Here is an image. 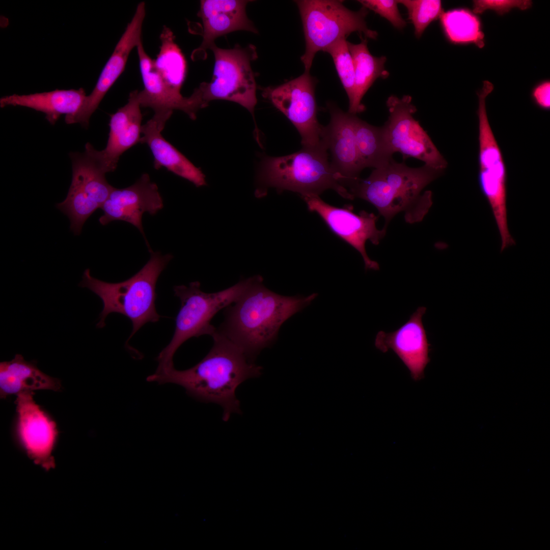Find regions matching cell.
Wrapping results in <instances>:
<instances>
[{
  "label": "cell",
  "instance_id": "1",
  "mask_svg": "<svg viewBox=\"0 0 550 550\" xmlns=\"http://www.w3.org/2000/svg\"><path fill=\"white\" fill-rule=\"evenodd\" d=\"M211 336L212 348L196 365L184 370L174 367L156 369L147 381L177 384L198 401L220 405L223 410L222 420L227 422L232 414H241L236 395L237 388L246 380L260 376L262 368L251 361L216 327Z\"/></svg>",
  "mask_w": 550,
  "mask_h": 550
},
{
  "label": "cell",
  "instance_id": "2",
  "mask_svg": "<svg viewBox=\"0 0 550 550\" xmlns=\"http://www.w3.org/2000/svg\"><path fill=\"white\" fill-rule=\"evenodd\" d=\"M263 281L261 276H253L239 297L225 308L224 321L216 327L253 362L276 341L282 325L317 296L281 295L267 288Z\"/></svg>",
  "mask_w": 550,
  "mask_h": 550
},
{
  "label": "cell",
  "instance_id": "3",
  "mask_svg": "<svg viewBox=\"0 0 550 550\" xmlns=\"http://www.w3.org/2000/svg\"><path fill=\"white\" fill-rule=\"evenodd\" d=\"M443 173L425 164L411 168L393 159L374 169L368 178L360 179L348 191L353 199L373 204L384 218L383 228L387 229L390 221L400 212L404 213L407 223L423 220L433 202L432 192L422 191Z\"/></svg>",
  "mask_w": 550,
  "mask_h": 550
},
{
  "label": "cell",
  "instance_id": "4",
  "mask_svg": "<svg viewBox=\"0 0 550 550\" xmlns=\"http://www.w3.org/2000/svg\"><path fill=\"white\" fill-rule=\"evenodd\" d=\"M150 252V257L147 263L136 274L125 281L106 282L92 277L90 269H87L79 284L102 300L103 309L96 325L97 327L102 328L105 325V318L112 313L123 315L130 319L132 330L126 343L145 324L156 322L161 317L155 308L156 285L159 275L173 256L151 250Z\"/></svg>",
  "mask_w": 550,
  "mask_h": 550
},
{
  "label": "cell",
  "instance_id": "5",
  "mask_svg": "<svg viewBox=\"0 0 550 550\" xmlns=\"http://www.w3.org/2000/svg\"><path fill=\"white\" fill-rule=\"evenodd\" d=\"M258 180L261 188L258 195H264L266 188H276L304 195L319 196L332 189L340 196L352 200L328 159L323 144L314 148H303L299 151L281 157H266L261 162Z\"/></svg>",
  "mask_w": 550,
  "mask_h": 550
},
{
  "label": "cell",
  "instance_id": "6",
  "mask_svg": "<svg viewBox=\"0 0 550 550\" xmlns=\"http://www.w3.org/2000/svg\"><path fill=\"white\" fill-rule=\"evenodd\" d=\"M253 279L251 277L241 280L228 288L213 293L202 291L198 281L190 283L188 286H174V295L180 299L181 307L175 319L173 336L156 359L158 363L157 369L174 367L175 352L188 339L204 335L211 336L216 329L211 324L213 317L219 311L234 302Z\"/></svg>",
  "mask_w": 550,
  "mask_h": 550
},
{
  "label": "cell",
  "instance_id": "7",
  "mask_svg": "<svg viewBox=\"0 0 550 550\" xmlns=\"http://www.w3.org/2000/svg\"><path fill=\"white\" fill-rule=\"evenodd\" d=\"M302 21L306 50L301 57L305 71L310 72L316 53L324 51L337 41L357 32L375 39L376 31L369 29L365 18L368 13L362 7L357 11L347 8L342 1L334 0L296 1Z\"/></svg>",
  "mask_w": 550,
  "mask_h": 550
},
{
  "label": "cell",
  "instance_id": "8",
  "mask_svg": "<svg viewBox=\"0 0 550 550\" xmlns=\"http://www.w3.org/2000/svg\"><path fill=\"white\" fill-rule=\"evenodd\" d=\"M210 49L215 60L213 77L210 82L201 83L193 92L201 108L211 101L225 100L238 103L254 116L257 87L251 62L258 57L256 47L237 44L232 49H223L215 44Z\"/></svg>",
  "mask_w": 550,
  "mask_h": 550
},
{
  "label": "cell",
  "instance_id": "9",
  "mask_svg": "<svg viewBox=\"0 0 550 550\" xmlns=\"http://www.w3.org/2000/svg\"><path fill=\"white\" fill-rule=\"evenodd\" d=\"M483 86L478 97V183L491 209L503 248L514 243L508 225L507 172L504 158L490 125L486 108V98L491 93Z\"/></svg>",
  "mask_w": 550,
  "mask_h": 550
},
{
  "label": "cell",
  "instance_id": "10",
  "mask_svg": "<svg viewBox=\"0 0 550 550\" xmlns=\"http://www.w3.org/2000/svg\"><path fill=\"white\" fill-rule=\"evenodd\" d=\"M72 177L65 199L56 207L67 215L70 230L80 234L89 217L101 208L114 187L105 178L106 172L88 152L70 153Z\"/></svg>",
  "mask_w": 550,
  "mask_h": 550
},
{
  "label": "cell",
  "instance_id": "11",
  "mask_svg": "<svg viewBox=\"0 0 550 550\" xmlns=\"http://www.w3.org/2000/svg\"><path fill=\"white\" fill-rule=\"evenodd\" d=\"M389 117L383 125L387 138L394 153H400L404 158L413 157L424 164L443 171L448 163L431 139L413 116L417 111L411 97L401 98L390 96L387 101Z\"/></svg>",
  "mask_w": 550,
  "mask_h": 550
},
{
  "label": "cell",
  "instance_id": "12",
  "mask_svg": "<svg viewBox=\"0 0 550 550\" xmlns=\"http://www.w3.org/2000/svg\"><path fill=\"white\" fill-rule=\"evenodd\" d=\"M33 391L17 394V420L15 442L32 462L42 470H53L56 462L53 455L59 431L56 423L37 404Z\"/></svg>",
  "mask_w": 550,
  "mask_h": 550
},
{
  "label": "cell",
  "instance_id": "13",
  "mask_svg": "<svg viewBox=\"0 0 550 550\" xmlns=\"http://www.w3.org/2000/svg\"><path fill=\"white\" fill-rule=\"evenodd\" d=\"M263 96L284 114L294 125L301 138L303 148L323 145V126L317 119L315 81L310 72L275 87L263 90Z\"/></svg>",
  "mask_w": 550,
  "mask_h": 550
},
{
  "label": "cell",
  "instance_id": "14",
  "mask_svg": "<svg viewBox=\"0 0 550 550\" xmlns=\"http://www.w3.org/2000/svg\"><path fill=\"white\" fill-rule=\"evenodd\" d=\"M301 198L310 211L317 213L335 234L361 254L366 270H379L378 263L370 259L365 249L366 241L377 245L386 234V229L376 228L378 216L364 210L356 214L351 205L344 208L332 206L317 195H304Z\"/></svg>",
  "mask_w": 550,
  "mask_h": 550
},
{
  "label": "cell",
  "instance_id": "15",
  "mask_svg": "<svg viewBox=\"0 0 550 550\" xmlns=\"http://www.w3.org/2000/svg\"><path fill=\"white\" fill-rule=\"evenodd\" d=\"M146 15L145 4L137 6L135 12L100 73L91 93L86 96L82 104L74 114L65 116L67 124L79 123L87 128L89 120L102 99L124 71L131 50L142 40V30Z\"/></svg>",
  "mask_w": 550,
  "mask_h": 550
},
{
  "label": "cell",
  "instance_id": "16",
  "mask_svg": "<svg viewBox=\"0 0 550 550\" xmlns=\"http://www.w3.org/2000/svg\"><path fill=\"white\" fill-rule=\"evenodd\" d=\"M328 106L331 119L327 126H323L322 141L330 152V162L340 183L349 188L361 179L360 173L364 169L355 142L356 115L345 112L330 103Z\"/></svg>",
  "mask_w": 550,
  "mask_h": 550
},
{
  "label": "cell",
  "instance_id": "17",
  "mask_svg": "<svg viewBox=\"0 0 550 550\" xmlns=\"http://www.w3.org/2000/svg\"><path fill=\"white\" fill-rule=\"evenodd\" d=\"M163 207L157 185L145 173L128 187H114L101 208L103 214L99 222L105 226L115 221H124L135 227L145 236L142 222L143 214L148 212L154 215Z\"/></svg>",
  "mask_w": 550,
  "mask_h": 550
},
{
  "label": "cell",
  "instance_id": "18",
  "mask_svg": "<svg viewBox=\"0 0 550 550\" xmlns=\"http://www.w3.org/2000/svg\"><path fill=\"white\" fill-rule=\"evenodd\" d=\"M426 308L419 307L409 320L391 333L379 331L375 347L383 352L392 349L410 371L415 380H421L430 362V344L422 322Z\"/></svg>",
  "mask_w": 550,
  "mask_h": 550
},
{
  "label": "cell",
  "instance_id": "19",
  "mask_svg": "<svg viewBox=\"0 0 550 550\" xmlns=\"http://www.w3.org/2000/svg\"><path fill=\"white\" fill-rule=\"evenodd\" d=\"M138 92V90L130 92L127 103L111 116L105 148L98 151L89 143L85 145V151L106 173L116 169L120 157L124 152L140 143L142 115Z\"/></svg>",
  "mask_w": 550,
  "mask_h": 550
},
{
  "label": "cell",
  "instance_id": "20",
  "mask_svg": "<svg viewBox=\"0 0 550 550\" xmlns=\"http://www.w3.org/2000/svg\"><path fill=\"white\" fill-rule=\"evenodd\" d=\"M251 1L202 0L198 16L203 24V41L194 50L192 59H205L206 50L215 44L218 37L237 31L257 33L258 31L248 17L245 8Z\"/></svg>",
  "mask_w": 550,
  "mask_h": 550
},
{
  "label": "cell",
  "instance_id": "21",
  "mask_svg": "<svg viewBox=\"0 0 550 550\" xmlns=\"http://www.w3.org/2000/svg\"><path fill=\"white\" fill-rule=\"evenodd\" d=\"M172 114L173 111L167 110L155 112L153 117L142 125L140 143L146 144L150 148L155 169L164 168L197 187L205 185V176L202 171L162 135L166 124Z\"/></svg>",
  "mask_w": 550,
  "mask_h": 550
},
{
  "label": "cell",
  "instance_id": "22",
  "mask_svg": "<svg viewBox=\"0 0 550 550\" xmlns=\"http://www.w3.org/2000/svg\"><path fill=\"white\" fill-rule=\"evenodd\" d=\"M144 89L138 92L141 106L152 108L154 112L180 110L195 120L201 109L195 95L183 97L180 92L171 88L157 72L151 59L144 49L142 41L136 47Z\"/></svg>",
  "mask_w": 550,
  "mask_h": 550
},
{
  "label": "cell",
  "instance_id": "23",
  "mask_svg": "<svg viewBox=\"0 0 550 550\" xmlns=\"http://www.w3.org/2000/svg\"><path fill=\"white\" fill-rule=\"evenodd\" d=\"M86 97L85 90H56L29 95L13 94L1 98L0 106H21L29 107L45 114V118L54 125L62 115L75 113Z\"/></svg>",
  "mask_w": 550,
  "mask_h": 550
},
{
  "label": "cell",
  "instance_id": "24",
  "mask_svg": "<svg viewBox=\"0 0 550 550\" xmlns=\"http://www.w3.org/2000/svg\"><path fill=\"white\" fill-rule=\"evenodd\" d=\"M60 381L40 370L36 364L28 362L19 354L10 361L0 363V396L5 398L23 391L50 390L59 391Z\"/></svg>",
  "mask_w": 550,
  "mask_h": 550
},
{
  "label": "cell",
  "instance_id": "25",
  "mask_svg": "<svg viewBox=\"0 0 550 550\" xmlns=\"http://www.w3.org/2000/svg\"><path fill=\"white\" fill-rule=\"evenodd\" d=\"M351 55L355 72V95L352 105L348 112L356 115L363 112L365 107L361 100L374 82L378 78H387L389 73L385 69L386 58L372 55L367 46L366 39H362L358 44L347 41Z\"/></svg>",
  "mask_w": 550,
  "mask_h": 550
},
{
  "label": "cell",
  "instance_id": "26",
  "mask_svg": "<svg viewBox=\"0 0 550 550\" xmlns=\"http://www.w3.org/2000/svg\"><path fill=\"white\" fill-rule=\"evenodd\" d=\"M354 134L359 155L364 168L382 167L393 159V152L388 141L384 126L369 124L356 116Z\"/></svg>",
  "mask_w": 550,
  "mask_h": 550
},
{
  "label": "cell",
  "instance_id": "27",
  "mask_svg": "<svg viewBox=\"0 0 550 550\" xmlns=\"http://www.w3.org/2000/svg\"><path fill=\"white\" fill-rule=\"evenodd\" d=\"M161 45L156 58L155 69L163 80L173 89L180 92L186 74L185 58L175 41L171 30L166 26L160 36Z\"/></svg>",
  "mask_w": 550,
  "mask_h": 550
},
{
  "label": "cell",
  "instance_id": "28",
  "mask_svg": "<svg viewBox=\"0 0 550 550\" xmlns=\"http://www.w3.org/2000/svg\"><path fill=\"white\" fill-rule=\"evenodd\" d=\"M441 22L445 34L452 43L473 42L483 47L484 34L478 18L469 11L455 9L443 12Z\"/></svg>",
  "mask_w": 550,
  "mask_h": 550
},
{
  "label": "cell",
  "instance_id": "29",
  "mask_svg": "<svg viewBox=\"0 0 550 550\" xmlns=\"http://www.w3.org/2000/svg\"><path fill=\"white\" fill-rule=\"evenodd\" d=\"M324 51L328 52L333 60L339 77L348 97L350 107L354 99L355 72L347 41L346 39L339 40Z\"/></svg>",
  "mask_w": 550,
  "mask_h": 550
},
{
  "label": "cell",
  "instance_id": "30",
  "mask_svg": "<svg viewBox=\"0 0 550 550\" xmlns=\"http://www.w3.org/2000/svg\"><path fill=\"white\" fill-rule=\"evenodd\" d=\"M398 3L406 8L408 18L414 26L415 34L418 38L444 12L442 2L438 0H400Z\"/></svg>",
  "mask_w": 550,
  "mask_h": 550
},
{
  "label": "cell",
  "instance_id": "31",
  "mask_svg": "<svg viewBox=\"0 0 550 550\" xmlns=\"http://www.w3.org/2000/svg\"><path fill=\"white\" fill-rule=\"evenodd\" d=\"M358 2L363 7L372 10L387 19L395 28L402 30L406 26V21L398 10V1L362 0Z\"/></svg>",
  "mask_w": 550,
  "mask_h": 550
},
{
  "label": "cell",
  "instance_id": "32",
  "mask_svg": "<svg viewBox=\"0 0 550 550\" xmlns=\"http://www.w3.org/2000/svg\"><path fill=\"white\" fill-rule=\"evenodd\" d=\"M530 1H490L479 0L474 2L473 11L475 13H482L487 9L496 11L500 14L508 12L513 8L525 10L531 6Z\"/></svg>",
  "mask_w": 550,
  "mask_h": 550
},
{
  "label": "cell",
  "instance_id": "33",
  "mask_svg": "<svg viewBox=\"0 0 550 550\" xmlns=\"http://www.w3.org/2000/svg\"><path fill=\"white\" fill-rule=\"evenodd\" d=\"M549 93L550 84L549 81H546L536 87L533 91L532 96L535 103L540 107L548 109L550 107Z\"/></svg>",
  "mask_w": 550,
  "mask_h": 550
}]
</instances>
